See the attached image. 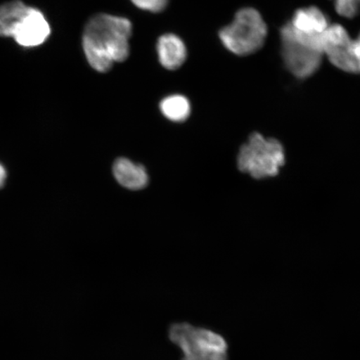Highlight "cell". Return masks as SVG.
I'll use <instances>...</instances> for the list:
<instances>
[{
    "instance_id": "cell-1",
    "label": "cell",
    "mask_w": 360,
    "mask_h": 360,
    "mask_svg": "<svg viewBox=\"0 0 360 360\" xmlns=\"http://www.w3.org/2000/svg\"><path fill=\"white\" fill-rule=\"evenodd\" d=\"M131 34L132 24L125 18L105 13L93 17L83 34L84 51L89 65L105 73L115 62L127 60Z\"/></svg>"
},
{
    "instance_id": "cell-2",
    "label": "cell",
    "mask_w": 360,
    "mask_h": 360,
    "mask_svg": "<svg viewBox=\"0 0 360 360\" xmlns=\"http://www.w3.org/2000/svg\"><path fill=\"white\" fill-rule=\"evenodd\" d=\"M285 160V148L278 139L253 133L240 148L237 166L242 173L255 179H264L280 174Z\"/></svg>"
},
{
    "instance_id": "cell-3",
    "label": "cell",
    "mask_w": 360,
    "mask_h": 360,
    "mask_svg": "<svg viewBox=\"0 0 360 360\" xmlns=\"http://www.w3.org/2000/svg\"><path fill=\"white\" fill-rule=\"evenodd\" d=\"M169 339L181 350V360H227L228 345L224 338L208 328L174 323L169 328Z\"/></svg>"
},
{
    "instance_id": "cell-4",
    "label": "cell",
    "mask_w": 360,
    "mask_h": 360,
    "mask_svg": "<svg viewBox=\"0 0 360 360\" xmlns=\"http://www.w3.org/2000/svg\"><path fill=\"white\" fill-rule=\"evenodd\" d=\"M267 37V25L255 8H245L236 13L231 25L219 32L224 46L240 56L259 51Z\"/></svg>"
},
{
    "instance_id": "cell-5",
    "label": "cell",
    "mask_w": 360,
    "mask_h": 360,
    "mask_svg": "<svg viewBox=\"0 0 360 360\" xmlns=\"http://www.w3.org/2000/svg\"><path fill=\"white\" fill-rule=\"evenodd\" d=\"M281 36L282 56L287 69L297 78H308L314 75L321 67L323 53L296 39L289 22L282 27Z\"/></svg>"
},
{
    "instance_id": "cell-6",
    "label": "cell",
    "mask_w": 360,
    "mask_h": 360,
    "mask_svg": "<svg viewBox=\"0 0 360 360\" xmlns=\"http://www.w3.org/2000/svg\"><path fill=\"white\" fill-rule=\"evenodd\" d=\"M323 53H326L333 65L351 74H358L354 58L353 40L340 25L328 27L323 35Z\"/></svg>"
},
{
    "instance_id": "cell-7",
    "label": "cell",
    "mask_w": 360,
    "mask_h": 360,
    "mask_svg": "<svg viewBox=\"0 0 360 360\" xmlns=\"http://www.w3.org/2000/svg\"><path fill=\"white\" fill-rule=\"evenodd\" d=\"M51 34L46 18L37 8L29 7L18 24L12 38L25 48H34L41 45Z\"/></svg>"
},
{
    "instance_id": "cell-8",
    "label": "cell",
    "mask_w": 360,
    "mask_h": 360,
    "mask_svg": "<svg viewBox=\"0 0 360 360\" xmlns=\"http://www.w3.org/2000/svg\"><path fill=\"white\" fill-rule=\"evenodd\" d=\"M290 24L296 33L309 38L321 37L330 26L326 15L317 7L297 11Z\"/></svg>"
},
{
    "instance_id": "cell-9",
    "label": "cell",
    "mask_w": 360,
    "mask_h": 360,
    "mask_svg": "<svg viewBox=\"0 0 360 360\" xmlns=\"http://www.w3.org/2000/svg\"><path fill=\"white\" fill-rule=\"evenodd\" d=\"M112 173L117 182L129 190L139 191L147 186L148 177L145 167L126 158H119L115 160Z\"/></svg>"
},
{
    "instance_id": "cell-10",
    "label": "cell",
    "mask_w": 360,
    "mask_h": 360,
    "mask_svg": "<svg viewBox=\"0 0 360 360\" xmlns=\"http://www.w3.org/2000/svg\"><path fill=\"white\" fill-rule=\"evenodd\" d=\"M157 51L160 64L169 70L179 69L186 60V45L181 39L173 34L161 36L158 41Z\"/></svg>"
},
{
    "instance_id": "cell-11",
    "label": "cell",
    "mask_w": 360,
    "mask_h": 360,
    "mask_svg": "<svg viewBox=\"0 0 360 360\" xmlns=\"http://www.w3.org/2000/svg\"><path fill=\"white\" fill-rule=\"evenodd\" d=\"M28 8L20 0H13L0 6V37H12Z\"/></svg>"
},
{
    "instance_id": "cell-12",
    "label": "cell",
    "mask_w": 360,
    "mask_h": 360,
    "mask_svg": "<svg viewBox=\"0 0 360 360\" xmlns=\"http://www.w3.org/2000/svg\"><path fill=\"white\" fill-rule=\"evenodd\" d=\"M160 110L168 120L183 122L191 115V105L186 97L175 94L161 101Z\"/></svg>"
},
{
    "instance_id": "cell-13",
    "label": "cell",
    "mask_w": 360,
    "mask_h": 360,
    "mask_svg": "<svg viewBox=\"0 0 360 360\" xmlns=\"http://www.w3.org/2000/svg\"><path fill=\"white\" fill-rule=\"evenodd\" d=\"M335 6L340 15L354 18L360 11V0H335Z\"/></svg>"
},
{
    "instance_id": "cell-14",
    "label": "cell",
    "mask_w": 360,
    "mask_h": 360,
    "mask_svg": "<svg viewBox=\"0 0 360 360\" xmlns=\"http://www.w3.org/2000/svg\"><path fill=\"white\" fill-rule=\"evenodd\" d=\"M134 6L141 10L160 12L167 6L169 0H131Z\"/></svg>"
},
{
    "instance_id": "cell-15",
    "label": "cell",
    "mask_w": 360,
    "mask_h": 360,
    "mask_svg": "<svg viewBox=\"0 0 360 360\" xmlns=\"http://www.w3.org/2000/svg\"><path fill=\"white\" fill-rule=\"evenodd\" d=\"M353 53L358 74H360V33L356 39L353 40Z\"/></svg>"
},
{
    "instance_id": "cell-16",
    "label": "cell",
    "mask_w": 360,
    "mask_h": 360,
    "mask_svg": "<svg viewBox=\"0 0 360 360\" xmlns=\"http://www.w3.org/2000/svg\"><path fill=\"white\" fill-rule=\"evenodd\" d=\"M7 180V170L4 166L0 163V188L4 186Z\"/></svg>"
}]
</instances>
